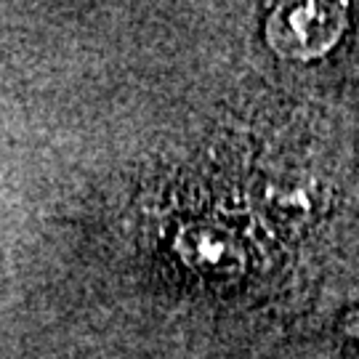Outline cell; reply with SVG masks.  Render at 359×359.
I'll use <instances>...</instances> for the list:
<instances>
[{
    "instance_id": "6da1fadb",
    "label": "cell",
    "mask_w": 359,
    "mask_h": 359,
    "mask_svg": "<svg viewBox=\"0 0 359 359\" xmlns=\"http://www.w3.org/2000/svg\"><path fill=\"white\" fill-rule=\"evenodd\" d=\"M348 29V6L333 0L277 3L264 19V43L285 62L325 59Z\"/></svg>"
},
{
    "instance_id": "7a4b0ae2",
    "label": "cell",
    "mask_w": 359,
    "mask_h": 359,
    "mask_svg": "<svg viewBox=\"0 0 359 359\" xmlns=\"http://www.w3.org/2000/svg\"><path fill=\"white\" fill-rule=\"evenodd\" d=\"M173 253L205 280H237L248 269L243 240L216 221H189L173 234Z\"/></svg>"
},
{
    "instance_id": "3957f363",
    "label": "cell",
    "mask_w": 359,
    "mask_h": 359,
    "mask_svg": "<svg viewBox=\"0 0 359 359\" xmlns=\"http://www.w3.org/2000/svg\"><path fill=\"white\" fill-rule=\"evenodd\" d=\"M338 330H341V335H346L348 341L359 344V306L348 309V311L341 314V320H338Z\"/></svg>"
}]
</instances>
